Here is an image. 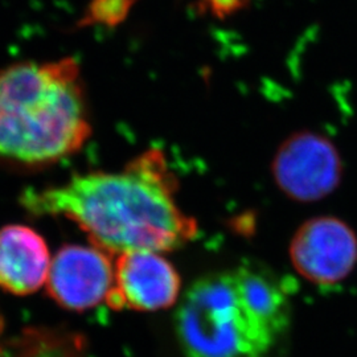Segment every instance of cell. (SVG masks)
Segmentation results:
<instances>
[{"label":"cell","instance_id":"obj_5","mask_svg":"<svg viewBox=\"0 0 357 357\" xmlns=\"http://www.w3.org/2000/svg\"><path fill=\"white\" fill-rule=\"evenodd\" d=\"M290 258L307 281L324 287L335 286L344 281L356 265V234L340 218H311L294 234Z\"/></svg>","mask_w":357,"mask_h":357},{"label":"cell","instance_id":"obj_12","mask_svg":"<svg viewBox=\"0 0 357 357\" xmlns=\"http://www.w3.org/2000/svg\"><path fill=\"white\" fill-rule=\"evenodd\" d=\"M3 331V318H1V315H0V333Z\"/></svg>","mask_w":357,"mask_h":357},{"label":"cell","instance_id":"obj_1","mask_svg":"<svg viewBox=\"0 0 357 357\" xmlns=\"http://www.w3.org/2000/svg\"><path fill=\"white\" fill-rule=\"evenodd\" d=\"M178 180L160 150L151 149L114 172L75 175L59 185L28 190L22 205L35 216L64 217L110 255L171 252L197 234L176 200Z\"/></svg>","mask_w":357,"mask_h":357},{"label":"cell","instance_id":"obj_3","mask_svg":"<svg viewBox=\"0 0 357 357\" xmlns=\"http://www.w3.org/2000/svg\"><path fill=\"white\" fill-rule=\"evenodd\" d=\"M175 330L187 357H262L275 340L246 306L234 270L192 283L178 303Z\"/></svg>","mask_w":357,"mask_h":357},{"label":"cell","instance_id":"obj_11","mask_svg":"<svg viewBox=\"0 0 357 357\" xmlns=\"http://www.w3.org/2000/svg\"><path fill=\"white\" fill-rule=\"evenodd\" d=\"M203 1L212 13L222 17L238 11L246 4L248 0H203Z\"/></svg>","mask_w":357,"mask_h":357},{"label":"cell","instance_id":"obj_2","mask_svg":"<svg viewBox=\"0 0 357 357\" xmlns=\"http://www.w3.org/2000/svg\"><path fill=\"white\" fill-rule=\"evenodd\" d=\"M91 135L75 59L0 68V165L40 169L78 153Z\"/></svg>","mask_w":357,"mask_h":357},{"label":"cell","instance_id":"obj_8","mask_svg":"<svg viewBox=\"0 0 357 357\" xmlns=\"http://www.w3.org/2000/svg\"><path fill=\"white\" fill-rule=\"evenodd\" d=\"M52 257L45 240L26 225L0 229V289L15 295L36 293L45 286Z\"/></svg>","mask_w":357,"mask_h":357},{"label":"cell","instance_id":"obj_9","mask_svg":"<svg viewBox=\"0 0 357 357\" xmlns=\"http://www.w3.org/2000/svg\"><path fill=\"white\" fill-rule=\"evenodd\" d=\"M243 301L274 337L289 326L290 303L282 283L262 268L243 265L234 270Z\"/></svg>","mask_w":357,"mask_h":357},{"label":"cell","instance_id":"obj_4","mask_svg":"<svg viewBox=\"0 0 357 357\" xmlns=\"http://www.w3.org/2000/svg\"><path fill=\"white\" fill-rule=\"evenodd\" d=\"M342 156L327 137L303 130L284 139L274 155L271 171L289 199L314 203L330 196L343 178Z\"/></svg>","mask_w":357,"mask_h":357},{"label":"cell","instance_id":"obj_10","mask_svg":"<svg viewBox=\"0 0 357 357\" xmlns=\"http://www.w3.org/2000/svg\"><path fill=\"white\" fill-rule=\"evenodd\" d=\"M135 0H94L90 6L89 19L93 22L115 24L122 20Z\"/></svg>","mask_w":357,"mask_h":357},{"label":"cell","instance_id":"obj_7","mask_svg":"<svg viewBox=\"0 0 357 357\" xmlns=\"http://www.w3.org/2000/svg\"><path fill=\"white\" fill-rule=\"evenodd\" d=\"M181 281L176 268L156 252L116 255L114 286L106 303L112 308L151 312L174 306Z\"/></svg>","mask_w":357,"mask_h":357},{"label":"cell","instance_id":"obj_6","mask_svg":"<svg viewBox=\"0 0 357 357\" xmlns=\"http://www.w3.org/2000/svg\"><path fill=\"white\" fill-rule=\"evenodd\" d=\"M114 286V264L97 246L66 245L52 258L45 287L70 311H86L107 301Z\"/></svg>","mask_w":357,"mask_h":357}]
</instances>
